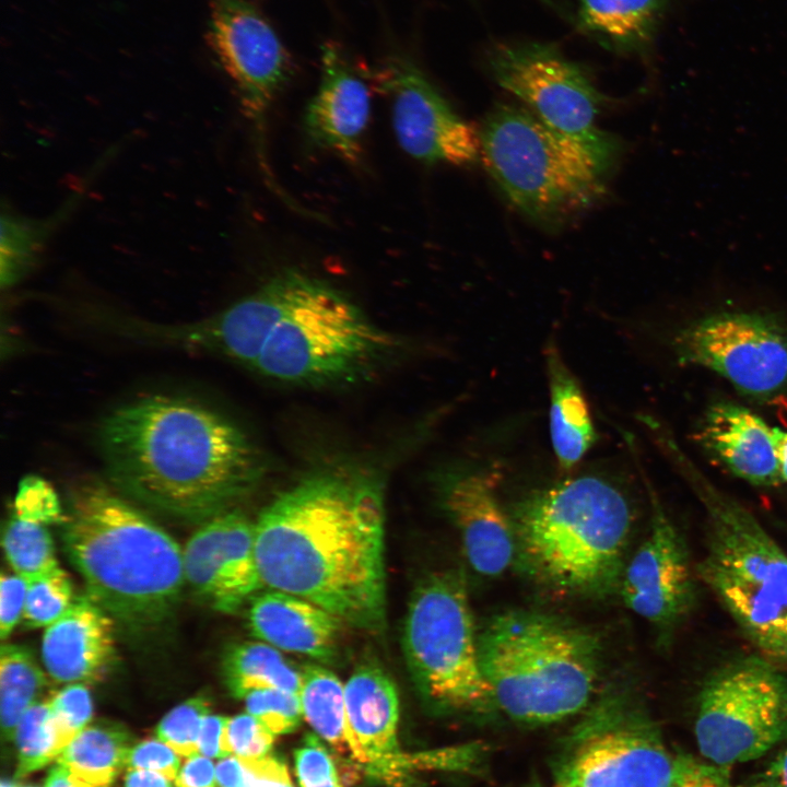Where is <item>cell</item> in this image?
Instances as JSON below:
<instances>
[{"mask_svg":"<svg viewBox=\"0 0 787 787\" xmlns=\"http://www.w3.org/2000/svg\"><path fill=\"white\" fill-rule=\"evenodd\" d=\"M115 620L87 594L46 627L42 657L48 674L60 683L102 680L115 659Z\"/></svg>","mask_w":787,"mask_h":787,"instance_id":"20","label":"cell"},{"mask_svg":"<svg viewBox=\"0 0 787 787\" xmlns=\"http://www.w3.org/2000/svg\"><path fill=\"white\" fill-rule=\"evenodd\" d=\"M495 81L555 131L583 145L607 172L620 143L597 125L602 95L586 72L551 45H497L490 54Z\"/></svg>","mask_w":787,"mask_h":787,"instance_id":"12","label":"cell"},{"mask_svg":"<svg viewBox=\"0 0 787 787\" xmlns=\"http://www.w3.org/2000/svg\"><path fill=\"white\" fill-rule=\"evenodd\" d=\"M169 780L157 772L129 768L125 777V787H172Z\"/></svg>","mask_w":787,"mask_h":787,"instance_id":"48","label":"cell"},{"mask_svg":"<svg viewBox=\"0 0 787 787\" xmlns=\"http://www.w3.org/2000/svg\"><path fill=\"white\" fill-rule=\"evenodd\" d=\"M13 507L14 516L46 526L63 519L55 490L37 475H26L20 481Z\"/></svg>","mask_w":787,"mask_h":787,"instance_id":"37","label":"cell"},{"mask_svg":"<svg viewBox=\"0 0 787 787\" xmlns=\"http://www.w3.org/2000/svg\"><path fill=\"white\" fill-rule=\"evenodd\" d=\"M375 79L390 101L395 134L408 155L426 164L466 166L478 161L479 130L453 109L413 62L392 57Z\"/></svg>","mask_w":787,"mask_h":787,"instance_id":"15","label":"cell"},{"mask_svg":"<svg viewBox=\"0 0 787 787\" xmlns=\"http://www.w3.org/2000/svg\"><path fill=\"white\" fill-rule=\"evenodd\" d=\"M438 483L443 508L459 533L470 567L483 577L502 575L516 557V540L492 477L461 469L446 472Z\"/></svg>","mask_w":787,"mask_h":787,"instance_id":"17","label":"cell"},{"mask_svg":"<svg viewBox=\"0 0 787 787\" xmlns=\"http://www.w3.org/2000/svg\"><path fill=\"white\" fill-rule=\"evenodd\" d=\"M80 195L71 197L60 210L46 219H31L12 210H2L0 280L3 289L17 283L35 266L50 235L71 212Z\"/></svg>","mask_w":787,"mask_h":787,"instance_id":"28","label":"cell"},{"mask_svg":"<svg viewBox=\"0 0 787 787\" xmlns=\"http://www.w3.org/2000/svg\"><path fill=\"white\" fill-rule=\"evenodd\" d=\"M650 492L649 530L625 565L620 592L624 604L666 645L693 610L696 585L686 543Z\"/></svg>","mask_w":787,"mask_h":787,"instance_id":"16","label":"cell"},{"mask_svg":"<svg viewBox=\"0 0 787 787\" xmlns=\"http://www.w3.org/2000/svg\"><path fill=\"white\" fill-rule=\"evenodd\" d=\"M64 550L86 594L132 627L164 621L185 580L183 549L154 520L98 482L73 493Z\"/></svg>","mask_w":787,"mask_h":787,"instance_id":"3","label":"cell"},{"mask_svg":"<svg viewBox=\"0 0 787 787\" xmlns=\"http://www.w3.org/2000/svg\"><path fill=\"white\" fill-rule=\"evenodd\" d=\"M130 733L120 725L86 726L60 753L57 763L94 787H109L126 766Z\"/></svg>","mask_w":787,"mask_h":787,"instance_id":"26","label":"cell"},{"mask_svg":"<svg viewBox=\"0 0 787 787\" xmlns=\"http://www.w3.org/2000/svg\"><path fill=\"white\" fill-rule=\"evenodd\" d=\"M210 5V45L263 148L267 113L292 75L290 54L268 20L247 0H211Z\"/></svg>","mask_w":787,"mask_h":787,"instance_id":"14","label":"cell"},{"mask_svg":"<svg viewBox=\"0 0 787 787\" xmlns=\"http://www.w3.org/2000/svg\"><path fill=\"white\" fill-rule=\"evenodd\" d=\"M572 743L562 787H672L692 759L673 754L647 714L624 695L600 701Z\"/></svg>","mask_w":787,"mask_h":787,"instance_id":"11","label":"cell"},{"mask_svg":"<svg viewBox=\"0 0 787 787\" xmlns=\"http://www.w3.org/2000/svg\"><path fill=\"white\" fill-rule=\"evenodd\" d=\"M700 501L705 551L695 566L756 653L787 668V553L743 504L718 489L668 434L659 438Z\"/></svg>","mask_w":787,"mask_h":787,"instance_id":"6","label":"cell"},{"mask_svg":"<svg viewBox=\"0 0 787 787\" xmlns=\"http://www.w3.org/2000/svg\"><path fill=\"white\" fill-rule=\"evenodd\" d=\"M555 787H562V786H560V785H556Z\"/></svg>","mask_w":787,"mask_h":787,"instance_id":"53","label":"cell"},{"mask_svg":"<svg viewBox=\"0 0 787 787\" xmlns=\"http://www.w3.org/2000/svg\"><path fill=\"white\" fill-rule=\"evenodd\" d=\"M249 602V629L259 641L322 662L336 657L344 624L327 610L271 588L259 591Z\"/></svg>","mask_w":787,"mask_h":787,"instance_id":"21","label":"cell"},{"mask_svg":"<svg viewBox=\"0 0 787 787\" xmlns=\"http://www.w3.org/2000/svg\"><path fill=\"white\" fill-rule=\"evenodd\" d=\"M539 1H541V2H543L544 4H548V5H552V4H553V1H552V0H539Z\"/></svg>","mask_w":787,"mask_h":787,"instance_id":"51","label":"cell"},{"mask_svg":"<svg viewBox=\"0 0 787 787\" xmlns=\"http://www.w3.org/2000/svg\"><path fill=\"white\" fill-rule=\"evenodd\" d=\"M228 719L224 716L210 714L204 718L198 741L200 754L208 757H225L230 754L225 744Z\"/></svg>","mask_w":787,"mask_h":787,"instance_id":"45","label":"cell"},{"mask_svg":"<svg viewBox=\"0 0 787 787\" xmlns=\"http://www.w3.org/2000/svg\"><path fill=\"white\" fill-rule=\"evenodd\" d=\"M179 756L158 738L148 739L130 748L126 766L128 768L157 772L168 779H175L179 772Z\"/></svg>","mask_w":787,"mask_h":787,"instance_id":"40","label":"cell"},{"mask_svg":"<svg viewBox=\"0 0 787 787\" xmlns=\"http://www.w3.org/2000/svg\"><path fill=\"white\" fill-rule=\"evenodd\" d=\"M739 787H787V747L762 772Z\"/></svg>","mask_w":787,"mask_h":787,"instance_id":"46","label":"cell"},{"mask_svg":"<svg viewBox=\"0 0 787 787\" xmlns=\"http://www.w3.org/2000/svg\"><path fill=\"white\" fill-rule=\"evenodd\" d=\"M216 787H243L244 767L238 756L227 755L215 767Z\"/></svg>","mask_w":787,"mask_h":787,"instance_id":"47","label":"cell"},{"mask_svg":"<svg viewBox=\"0 0 787 787\" xmlns=\"http://www.w3.org/2000/svg\"><path fill=\"white\" fill-rule=\"evenodd\" d=\"M45 787H94V786L90 785L85 780L73 775L63 765L57 763V765H55L50 770V772L46 778Z\"/></svg>","mask_w":787,"mask_h":787,"instance_id":"49","label":"cell"},{"mask_svg":"<svg viewBox=\"0 0 787 787\" xmlns=\"http://www.w3.org/2000/svg\"><path fill=\"white\" fill-rule=\"evenodd\" d=\"M301 670L299 698L304 717L339 753L352 755L345 718L344 684L322 666L307 665Z\"/></svg>","mask_w":787,"mask_h":787,"instance_id":"29","label":"cell"},{"mask_svg":"<svg viewBox=\"0 0 787 787\" xmlns=\"http://www.w3.org/2000/svg\"><path fill=\"white\" fill-rule=\"evenodd\" d=\"M550 387V435L559 466L573 469L596 441L585 395L553 343L545 349Z\"/></svg>","mask_w":787,"mask_h":787,"instance_id":"23","label":"cell"},{"mask_svg":"<svg viewBox=\"0 0 787 787\" xmlns=\"http://www.w3.org/2000/svg\"><path fill=\"white\" fill-rule=\"evenodd\" d=\"M2 787H12V786H10V785H4V784H3Z\"/></svg>","mask_w":787,"mask_h":787,"instance_id":"52","label":"cell"},{"mask_svg":"<svg viewBox=\"0 0 787 787\" xmlns=\"http://www.w3.org/2000/svg\"><path fill=\"white\" fill-rule=\"evenodd\" d=\"M701 444L735 475L759 486L782 481L773 428L737 403L712 404L698 427Z\"/></svg>","mask_w":787,"mask_h":787,"instance_id":"22","label":"cell"},{"mask_svg":"<svg viewBox=\"0 0 787 787\" xmlns=\"http://www.w3.org/2000/svg\"><path fill=\"white\" fill-rule=\"evenodd\" d=\"M579 25L623 50H638L655 35L666 0H578Z\"/></svg>","mask_w":787,"mask_h":787,"instance_id":"24","label":"cell"},{"mask_svg":"<svg viewBox=\"0 0 787 787\" xmlns=\"http://www.w3.org/2000/svg\"><path fill=\"white\" fill-rule=\"evenodd\" d=\"M243 700L247 713L257 717L275 735L295 730L304 716L299 695L284 690H256Z\"/></svg>","mask_w":787,"mask_h":787,"instance_id":"35","label":"cell"},{"mask_svg":"<svg viewBox=\"0 0 787 787\" xmlns=\"http://www.w3.org/2000/svg\"><path fill=\"white\" fill-rule=\"evenodd\" d=\"M773 438L782 481L787 482V432L773 427Z\"/></svg>","mask_w":787,"mask_h":787,"instance_id":"50","label":"cell"},{"mask_svg":"<svg viewBox=\"0 0 787 787\" xmlns=\"http://www.w3.org/2000/svg\"><path fill=\"white\" fill-rule=\"evenodd\" d=\"M632 516L624 493L600 477L533 491L510 509L516 557L550 590L603 597L620 587Z\"/></svg>","mask_w":787,"mask_h":787,"instance_id":"4","label":"cell"},{"mask_svg":"<svg viewBox=\"0 0 787 787\" xmlns=\"http://www.w3.org/2000/svg\"><path fill=\"white\" fill-rule=\"evenodd\" d=\"M482 162L506 199L533 222L559 227L604 191V172L573 139L527 107L495 105L479 130Z\"/></svg>","mask_w":787,"mask_h":787,"instance_id":"8","label":"cell"},{"mask_svg":"<svg viewBox=\"0 0 787 787\" xmlns=\"http://www.w3.org/2000/svg\"><path fill=\"white\" fill-rule=\"evenodd\" d=\"M176 787H216L215 767L210 757L200 753L186 757L177 777Z\"/></svg>","mask_w":787,"mask_h":787,"instance_id":"44","label":"cell"},{"mask_svg":"<svg viewBox=\"0 0 787 787\" xmlns=\"http://www.w3.org/2000/svg\"><path fill=\"white\" fill-rule=\"evenodd\" d=\"M74 598L68 574L58 567L27 582L23 620L30 627H47L70 608Z\"/></svg>","mask_w":787,"mask_h":787,"instance_id":"33","label":"cell"},{"mask_svg":"<svg viewBox=\"0 0 787 787\" xmlns=\"http://www.w3.org/2000/svg\"><path fill=\"white\" fill-rule=\"evenodd\" d=\"M673 349L680 364L714 371L751 397L768 398L787 386V333L762 314L708 315L683 328Z\"/></svg>","mask_w":787,"mask_h":787,"instance_id":"13","label":"cell"},{"mask_svg":"<svg viewBox=\"0 0 787 787\" xmlns=\"http://www.w3.org/2000/svg\"><path fill=\"white\" fill-rule=\"evenodd\" d=\"M223 676L237 698L261 689H280L299 695L302 689V670L280 649L261 641L231 647L223 658Z\"/></svg>","mask_w":787,"mask_h":787,"instance_id":"25","label":"cell"},{"mask_svg":"<svg viewBox=\"0 0 787 787\" xmlns=\"http://www.w3.org/2000/svg\"><path fill=\"white\" fill-rule=\"evenodd\" d=\"M478 636L462 576L438 571L422 578L408 604L402 643L410 673L430 702L448 710L494 714Z\"/></svg>","mask_w":787,"mask_h":787,"instance_id":"9","label":"cell"},{"mask_svg":"<svg viewBox=\"0 0 787 787\" xmlns=\"http://www.w3.org/2000/svg\"><path fill=\"white\" fill-rule=\"evenodd\" d=\"M352 756L371 774L393 779L401 756L397 729L399 698L390 677L374 663L359 666L344 683Z\"/></svg>","mask_w":787,"mask_h":787,"instance_id":"19","label":"cell"},{"mask_svg":"<svg viewBox=\"0 0 787 787\" xmlns=\"http://www.w3.org/2000/svg\"><path fill=\"white\" fill-rule=\"evenodd\" d=\"M27 582L21 576L2 574L0 578V637L5 639L21 618L25 608Z\"/></svg>","mask_w":787,"mask_h":787,"instance_id":"41","label":"cell"},{"mask_svg":"<svg viewBox=\"0 0 787 787\" xmlns=\"http://www.w3.org/2000/svg\"><path fill=\"white\" fill-rule=\"evenodd\" d=\"M210 702L193 696L168 712L156 727V736L183 757L199 753V735L209 715Z\"/></svg>","mask_w":787,"mask_h":787,"instance_id":"34","label":"cell"},{"mask_svg":"<svg viewBox=\"0 0 787 787\" xmlns=\"http://www.w3.org/2000/svg\"><path fill=\"white\" fill-rule=\"evenodd\" d=\"M185 580L218 611L236 612V599L220 542L218 515L203 521L183 549Z\"/></svg>","mask_w":787,"mask_h":787,"instance_id":"27","label":"cell"},{"mask_svg":"<svg viewBox=\"0 0 787 787\" xmlns=\"http://www.w3.org/2000/svg\"><path fill=\"white\" fill-rule=\"evenodd\" d=\"M273 733L263 723L250 714H240L228 719L225 744L228 753L240 759L266 755L274 741Z\"/></svg>","mask_w":787,"mask_h":787,"instance_id":"38","label":"cell"},{"mask_svg":"<svg viewBox=\"0 0 787 787\" xmlns=\"http://www.w3.org/2000/svg\"><path fill=\"white\" fill-rule=\"evenodd\" d=\"M371 115L366 83L354 71L336 43L321 48V75L308 102L303 126L316 148L356 163Z\"/></svg>","mask_w":787,"mask_h":787,"instance_id":"18","label":"cell"},{"mask_svg":"<svg viewBox=\"0 0 787 787\" xmlns=\"http://www.w3.org/2000/svg\"><path fill=\"white\" fill-rule=\"evenodd\" d=\"M295 767L301 787H341L332 757L314 736L295 752Z\"/></svg>","mask_w":787,"mask_h":787,"instance_id":"39","label":"cell"},{"mask_svg":"<svg viewBox=\"0 0 787 787\" xmlns=\"http://www.w3.org/2000/svg\"><path fill=\"white\" fill-rule=\"evenodd\" d=\"M107 474L126 494L175 516L207 520L251 491L266 471L247 434L185 399L154 396L109 413L98 431Z\"/></svg>","mask_w":787,"mask_h":787,"instance_id":"2","label":"cell"},{"mask_svg":"<svg viewBox=\"0 0 787 787\" xmlns=\"http://www.w3.org/2000/svg\"><path fill=\"white\" fill-rule=\"evenodd\" d=\"M48 703L59 738L66 748L92 718L93 704L87 684H67Z\"/></svg>","mask_w":787,"mask_h":787,"instance_id":"36","label":"cell"},{"mask_svg":"<svg viewBox=\"0 0 787 787\" xmlns=\"http://www.w3.org/2000/svg\"><path fill=\"white\" fill-rule=\"evenodd\" d=\"M243 787H294L284 763L270 755L240 759Z\"/></svg>","mask_w":787,"mask_h":787,"instance_id":"42","label":"cell"},{"mask_svg":"<svg viewBox=\"0 0 787 787\" xmlns=\"http://www.w3.org/2000/svg\"><path fill=\"white\" fill-rule=\"evenodd\" d=\"M46 678L33 654L16 644L0 649V717L3 737L12 740L26 710L39 702Z\"/></svg>","mask_w":787,"mask_h":787,"instance_id":"30","label":"cell"},{"mask_svg":"<svg viewBox=\"0 0 787 787\" xmlns=\"http://www.w3.org/2000/svg\"><path fill=\"white\" fill-rule=\"evenodd\" d=\"M2 545L10 566L26 582L59 567L46 525L12 515L3 531Z\"/></svg>","mask_w":787,"mask_h":787,"instance_id":"31","label":"cell"},{"mask_svg":"<svg viewBox=\"0 0 787 787\" xmlns=\"http://www.w3.org/2000/svg\"><path fill=\"white\" fill-rule=\"evenodd\" d=\"M726 768L707 765L692 757L672 787H732Z\"/></svg>","mask_w":787,"mask_h":787,"instance_id":"43","label":"cell"},{"mask_svg":"<svg viewBox=\"0 0 787 787\" xmlns=\"http://www.w3.org/2000/svg\"><path fill=\"white\" fill-rule=\"evenodd\" d=\"M494 714L529 725L563 720L590 701L601 671L599 638L555 614L509 610L478 636Z\"/></svg>","mask_w":787,"mask_h":787,"instance_id":"5","label":"cell"},{"mask_svg":"<svg viewBox=\"0 0 787 787\" xmlns=\"http://www.w3.org/2000/svg\"><path fill=\"white\" fill-rule=\"evenodd\" d=\"M14 738L19 757L17 777L43 768L64 749L48 701H39L26 710L17 724Z\"/></svg>","mask_w":787,"mask_h":787,"instance_id":"32","label":"cell"},{"mask_svg":"<svg viewBox=\"0 0 787 787\" xmlns=\"http://www.w3.org/2000/svg\"><path fill=\"white\" fill-rule=\"evenodd\" d=\"M701 754L729 767L787 739V676L756 655L731 658L703 680L694 725Z\"/></svg>","mask_w":787,"mask_h":787,"instance_id":"10","label":"cell"},{"mask_svg":"<svg viewBox=\"0 0 787 787\" xmlns=\"http://www.w3.org/2000/svg\"><path fill=\"white\" fill-rule=\"evenodd\" d=\"M255 551L265 587L304 598L344 625L384 630L385 508L374 473L341 465L306 474L262 509Z\"/></svg>","mask_w":787,"mask_h":787,"instance_id":"1","label":"cell"},{"mask_svg":"<svg viewBox=\"0 0 787 787\" xmlns=\"http://www.w3.org/2000/svg\"><path fill=\"white\" fill-rule=\"evenodd\" d=\"M261 289L268 329L252 367L296 385L354 381L393 350V339L344 292L299 270L286 269Z\"/></svg>","mask_w":787,"mask_h":787,"instance_id":"7","label":"cell"}]
</instances>
